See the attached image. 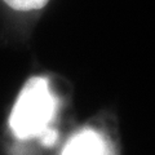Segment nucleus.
I'll use <instances>...</instances> for the list:
<instances>
[{"mask_svg":"<svg viewBox=\"0 0 155 155\" xmlns=\"http://www.w3.org/2000/svg\"><path fill=\"white\" fill-rule=\"evenodd\" d=\"M49 0H4L8 7L14 11L28 12V11H38L44 8Z\"/></svg>","mask_w":155,"mask_h":155,"instance_id":"3","label":"nucleus"},{"mask_svg":"<svg viewBox=\"0 0 155 155\" xmlns=\"http://www.w3.org/2000/svg\"><path fill=\"white\" fill-rule=\"evenodd\" d=\"M56 98L49 89L48 79L31 78L26 81L14 104L9 127L19 140L41 138L54 118Z\"/></svg>","mask_w":155,"mask_h":155,"instance_id":"1","label":"nucleus"},{"mask_svg":"<svg viewBox=\"0 0 155 155\" xmlns=\"http://www.w3.org/2000/svg\"><path fill=\"white\" fill-rule=\"evenodd\" d=\"M61 155H114L104 134L92 128H84L66 142Z\"/></svg>","mask_w":155,"mask_h":155,"instance_id":"2","label":"nucleus"}]
</instances>
